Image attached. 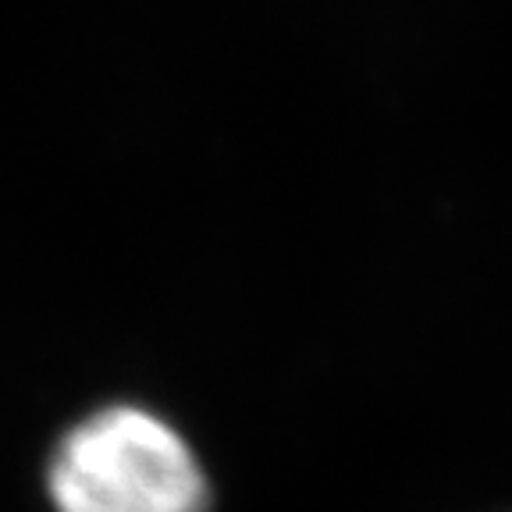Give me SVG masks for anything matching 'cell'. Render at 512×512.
<instances>
[{
    "mask_svg": "<svg viewBox=\"0 0 512 512\" xmlns=\"http://www.w3.org/2000/svg\"><path fill=\"white\" fill-rule=\"evenodd\" d=\"M57 512H207V477L189 441L157 413L107 406L57 441Z\"/></svg>",
    "mask_w": 512,
    "mask_h": 512,
    "instance_id": "6da1fadb",
    "label": "cell"
}]
</instances>
